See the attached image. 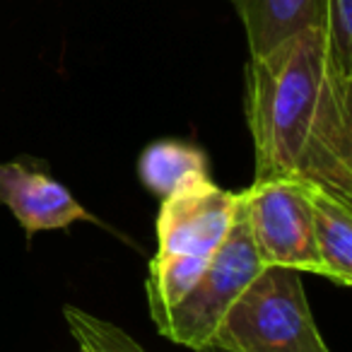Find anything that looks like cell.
<instances>
[{
    "label": "cell",
    "mask_w": 352,
    "mask_h": 352,
    "mask_svg": "<svg viewBox=\"0 0 352 352\" xmlns=\"http://www.w3.org/2000/svg\"><path fill=\"white\" fill-rule=\"evenodd\" d=\"M244 80L254 179L318 184L352 203V73L321 27L249 58Z\"/></svg>",
    "instance_id": "cell-1"
},
{
    "label": "cell",
    "mask_w": 352,
    "mask_h": 352,
    "mask_svg": "<svg viewBox=\"0 0 352 352\" xmlns=\"http://www.w3.org/2000/svg\"><path fill=\"white\" fill-rule=\"evenodd\" d=\"M210 347L227 352H331L302 285V273L263 268L225 314Z\"/></svg>",
    "instance_id": "cell-2"
},
{
    "label": "cell",
    "mask_w": 352,
    "mask_h": 352,
    "mask_svg": "<svg viewBox=\"0 0 352 352\" xmlns=\"http://www.w3.org/2000/svg\"><path fill=\"white\" fill-rule=\"evenodd\" d=\"M263 268L265 265L251 241L239 210L230 236L210 256L191 292L169 311L152 318L160 336L193 352L210 347L225 314L241 297V292L258 278Z\"/></svg>",
    "instance_id": "cell-3"
},
{
    "label": "cell",
    "mask_w": 352,
    "mask_h": 352,
    "mask_svg": "<svg viewBox=\"0 0 352 352\" xmlns=\"http://www.w3.org/2000/svg\"><path fill=\"white\" fill-rule=\"evenodd\" d=\"M239 210L265 268L326 278L302 182L254 179L249 188L239 191Z\"/></svg>",
    "instance_id": "cell-4"
},
{
    "label": "cell",
    "mask_w": 352,
    "mask_h": 352,
    "mask_svg": "<svg viewBox=\"0 0 352 352\" xmlns=\"http://www.w3.org/2000/svg\"><path fill=\"white\" fill-rule=\"evenodd\" d=\"M239 215V193L203 182L160 203L155 220V256L210 258L230 236Z\"/></svg>",
    "instance_id": "cell-5"
},
{
    "label": "cell",
    "mask_w": 352,
    "mask_h": 352,
    "mask_svg": "<svg viewBox=\"0 0 352 352\" xmlns=\"http://www.w3.org/2000/svg\"><path fill=\"white\" fill-rule=\"evenodd\" d=\"M0 203L15 215L27 236L65 230L73 222H97L75 196L44 171L25 162H0Z\"/></svg>",
    "instance_id": "cell-6"
},
{
    "label": "cell",
    "mask_w": 352,
    "mask_h": 352,
    "mask_svg": "<svg viewBox=\"0 0 352 352\" xmlns=\"http://www.w3.org/2000/svg\"><path fill=\"white\" fill-rule=\"evenodd\" d=\"M311 215L314 241L326 278L336 285H352V203L338 198L318 184L302 182Z\"/></svg>",
    "instance_id": "cell-7"
},
{
    "label": "cell",
    "mask_w": 352,
    "mask_h": 352,
    "mask_svg": "<svg viewBox=\"0 0 352 352\" xmlns=\"http://www.w3.org/2000/svg\"><path fill=\"white\" fill-rule=\"evenodd\" d=\"M249 54L263 56L287 36L323 25V0H234Z\"/></svg>",
    "instance_id": "cell-8"
},
{
    "label": "cell",
    "mask_w": 352,
    "mask_h": 352,
    "mask_svg": "<svg viewBox=\"0 0 352 352\" xmlns=\"http://www.w3.org/2000/svg\"><path fill=\"white\" fill-rule=\"evenodd\" d=\"M138 176L142 186L160 201L196 184L210 182L208 155L184 140H157L140 152Z\"/></svg>",
    "instance_id": "cell-9"
},
{
    "label": "cell",
    "mask_w": 352,
    "mask_h": 352,
    "mask_svg": "<svg viewBox=\"0 0 352 352\" xmlns=\"http://www.w3.org/2000/svg\"><path fill=\"white\" fill-rule=\"evenodd\" d=\"M208 261L203 256H152L145 283L150 316H162L182 302L203 275Z\"/></svg>",
    "instance_id": "cell-10"
},
{
    "label": "cell",
    "mask_w": 352,
    "mask_h": 352,
    "mask_svg": "<svg viewBox=\"0 0 352 352\" xmlns=\"http://www.w3.org/2000/svg\"><path fill=\"white\" fill-rule=\"evenodd\" d=\"M63 316L80 352H147L123 328L113 326L111 321H104L89 311L68 304V307H63Z\"/></svg>",
    "instance_id": "cell-11"
},
{
    "label": "cell",
    "mask_w": 352,
    "mask_h": 352,
    "mask_svg": "<svg viewBox=\"0 0 352 352\" xmlns=\"http://www.w3.org/2000/svg\"><path fill=\"white\" fill-rule=\"evenodd\" d=\"M321 30L336 60L352 73V0H323Z\"/></svg>",
    "instance_id": "cell-12"
},
{
    "label": "cell",
    "mask_w": 352,
    "mask_h": 352,
    "mask_svg": "<svg viewBox=\"0 0 352 352\" xmlns=\"http://www.w3.org/2000/svg\"><path fill=\"white\" fill-rule=\"evenodd\" d=\"M201 352H227V350H220V347H206V350H201Z\"/></svg>",
    "instance_id": "cell-13"
}]
</instances>
